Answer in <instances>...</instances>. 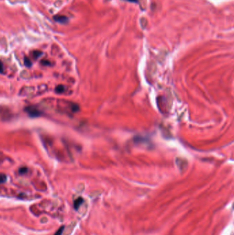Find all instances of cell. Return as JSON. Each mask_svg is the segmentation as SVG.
<instances>
[{"label": "cell", "instance_id": "cell-3", "mask_svg": "<svg viewBox=\"0 0 234 235\" xmlns=\"http://www.w3.org/2000/svg\"><path fill=\"white\" fill-rule=\"evenodd\" d=\"M82 202H83V199L82 197H79L76 199V201L74 202V208L76 209H78V208L80 207V206L82 204Z\"/></svg>", "mask_w": 234, "mask_h": 235}, {"label": "cell", "instance_id": "cell-11", "mask_svg": "<svg viewBox=\"0 0 234 235\" xmlns=\"http://www.w3.org/2000/svg\"><path fill=\"white\" fill-rule=\"evenodd\" d=\"M130 1H131V2H137L138 1V0H128Z\"/></svg>", "mask_w": 234, "mask_h": 235}, {"label": "cell", "instance_id": "cell-7", "mask_svg": "<svg viewBox=\"0 0 234 235\" xmlns=\"http://www.w3.org/2000/svg\"><path fill=\"white\" fill-rule=\"evenodd\" d=\"M41 52H40V51H34V52H33V56H34L35 59H37L38 58L39 56L41 54Z\"/></svg>", "mask_w": 234, "mask_h": 235}, {"label": "cell", "instance_id": "cell-10", "mask_svg": "<svg viewBox=\"0 0 234 235\" xmlns=\"http://www.w3.org/2000/svg\"><path fill=\"white\" fill-rule=\"evenodd\" d=\"M26 168H21V170H20V173H21V172H24V171H26Z\"/></svg>", "mask_w": 234, "mask_h": 235}, {"label": "cell", "instance_id": "cell-1", "mask_svg": "<svg viewBox=\"0 0 234 235\" xmlns=\"http://www.w3.org/2000/svg\"><path fill=\"white\" fill-rule=\"evenodd\" d=\"M25 110H26V112L28 113V114L30 116H32V117H37V116H39L41 114L37 108L34 107H28L25 109Z\"/></svg>", "mask_w": 234, "mask_h": 235}, {"label": "cell", "instance_id": "cell-4", "mask_svg": "<svg viewBox=\"0 0 234 235\" xmlns=\"http://www.w3.org/2000/svg\"><path fill=\"white\" fill-rule=\"evenodd\" d=\"M55 91H56L57 93H62L65 91V87H64L63 85H58V86L56 87Z\"/></svg>", "mask_w": 234, "mask_h": 235}, {"label": "cell", "instance_id": "cell-5", "mask_svg": "<svg viewBox=\"0 0 234 235\" xmlns=\"http://www.w3.org/2000/svg\"><path fill=\"white\" fill-rule=\"evenodd\" d=\"M6 181V176L4 174H0V183L2 184Z\"/></svg>", "mask_w": 234, "mask_h": 235}, {"label": "cell", "instance_id": "cell-8", "mask_svg": "<svg viewBox=\"0 0 234 235\" xmlns=\"http://www.w3.org/2000/svg\"><path fill=\"white\" fill-rule=\"evenodd\" d=\"M63 230H64V227L63 226L61 227V228H60L59 230H58V231H57V232L54 234V235H62V232H63Z\"/></svg>", "mask_w": 234, "mask_h": 235}, {"label": "cell", "instance_id": "cell-9", "mask_svg": "<svg viewBox=\"0 0 234 235\" xmlns=\"http://www.w3.org/2000/svg\"><path fill=\"white\" fill-rule=\"evenodd\" d=\"M3 72V65L2 62L0 61V73Z\"/></svg>", "mask_w": 234, "mask_h": 235}, {"label": "cell", "instance_id": "cell-6", "mask_svg": "<svg viewBox=\"0 0 234 235\" xmlns=\"http://www.w3.org/2000/svg\"><path fill=\"white\" fill-rule=\"evenodd\" d=\"M24 63H25V65L27 67H30V66H31V61H30V59H28V58H25V59H24Z\"/></svg>", "mask_w": 234, "mask_h": 235}, {"label": "cell", "instance_id": "cell-2", "mask_svg": "<svg viewBox=\"0 0 234 235\" xmlns=\"http://www.w3.org/2000/svg\"><path fill=\"white\" fill-rule=\"evenodd\" d=\"M54 19L57 22L61 23H67L68 21L67 18L65 16H55V17H54Z\"/></svg>", "mask_w": 234, "mask_h": 235}]
</instances>
